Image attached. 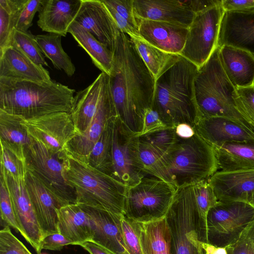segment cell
<instances>
[{"label": "cell", "mask_w": 254, "mask_h": 254, "mask_svg": "<svg viewBox=\"0 0 254 254\" xmlns=\"http://www.w3.org/2000/svg\"><path fill=\"white\" fill-rule=\"evenodd\" d=\"M109 76L117 118L125 130L138 137L146 111L152 108L156 80L137 52L130 37L121 32Z\"/></svg>", "instance_id": "obj_1"}, {"label": "cell", "mask_w": 254, "mask_h": 254, "mask_svg": "<svg viewBox=\"0 0 254 254\" xmlns=\"http://www.w3.org/2000/svg\"><path fill=\"white\" fill-rule=\"evenodd\" d=\"M74 89L55 81L0 78V110L24 119L71 110Z\"/></svg>", "instance_id": "obj_2"}, {"label": "cell", "mask_w": 254, "mask_h": 254, "mask_svg": "<svg viewBox=\"0 0 254 254\" xmlns=\"http://www.w3.org/2000/svg\"><path fill=\"white\" fill-rule=\"evenodd\" d=\"M198 69L180 55L179 60L156 79L152 108L169 127L184 123L193 127L198 120L194 89Z\"/></svg>", "instance_id": "obj_3"}, {"label": "cell", "mask_w": 254, "mask_h": 254, "mask_svg": "<svg viewBox=\"0 0 254 254\" xmlns=\"http://www.w3.org/2000/svg\"><path fill=\"white\" fill-rule=\"evenodd\" d=\"M60 157L76 203L124 215L127 186L67 150Z\"/></svg>", "instance_id": "obj_4"}, {"label": "cell", "mask_w": 254, "mask_h": 254, "mask_svg": "<svg viewBox=\"0 0 254 254\" xmlns=\"http://www.w3.org/2000/svg\"><path fill=\"white\" fill-rule=\"evenodd\" d=\"M194 89L198 119L222 117L252 127L238 111L237 88L223 68L218 47L198 68L194 80Z\"/></svg>", "instance_id": "obj_5"}, {"label": "cell", "mask_w": 254, "mask_h": 254, "mask_svg": "<svg viewBox=\"0 0 254 254\" xmlns=\"http://www.w3.org/2000/svg\"><path fill=\"white\" fill-rule=\"evenodd\" d=\"M165 219L171 235V254H206V221L198 211L193 185L177 189Z\"/></svg>", "instance_id": "obj_6"}, {"label": "cell", "mask_w": 254, "mask_h": 254, "mask_svg": "<svg viewBox=\"0 0 254 254\" xmlns=\"http://www.w3.org/2000/svg\"><path fill=\"white\" fill-rule=\"evenodd\" d=\"M163 158L177 189L208 181L219 169L214 147L196 132L189 138L178 137Z\"/></svg>", "instance_id": "obj_7"}, {"label": "cell", "mask_w": 254, "mask_h": 254, "mask_svg": "<svg viewBox=\"0 0 254 254\" xmlns=\"http://www.w3.org/2000/svg\"><path fill=\"white\" fill-rule=\"evenodd\" d=\"M177 190L171 183L144 176L137 185L128 187L124 215L140 223L164 218Z\"/></svg>", "instance_id": "obj_8"}, {"label": "cell", "mask_w": 254, "mask_h": 254, "mask_svg": "<svg viewBox=\"0 0 254 254\" xmlns=\"http://www.w3.org/2000/svg\"><path fill=\"white\" fill-rule=\"evenodd\" d=\"M28 171L31 172L55 197L60 205L76 203L73 188L66 180L62 161L42 142L33 138L25 149Z\"/></svg>", "instance_id": "obj_9"}, {"label": "cell", "mask_w": 254, "mask_h": 254, "mask_svg": "<svg viewBox=\"0 0 254 254\" xmlns=\"http://www.w3.org/2000/svg\"><path fill=\"white\" fill-rule=\"evenodd\" d=\"M254 221V207L240 201L220 202L207 215V243L225 248L236 241Z\"/></svg>", "instance_id": "obj_10"}, {"label": "cell", "mask_w": 254, "mask_h": 254, "mask_svg": "<svg viewBox=\"0 0 254 254\" xmlns=\"http://www.w3.org/2000/svg\"><path fill=\"white\" fill-rule=\"evenodd\" d=\"M224 13L222 2L196 13L188 28L186 41L180 55L198 68L204 64L218 47Z\"/></svg>", "instance_id": "obj_11"}, {"label": "cell", "mask_w": 254, "mask_h": 254, "mask_svg": "<svg viewBox=\"0 0 254 254\" xmlns=\"http://www.w3.org/2000/svg\"><path fill=\"white\" fill-rule=\"evenodd\" d=\"M111 177L127 187L137 185L145 176L139 158L138 137L124 129L117 117L114 119Z\"/></svg>", "instance_id": "obj_12"}, {"label": "cell", "mask_w": 254, "mask_h": 254, "mask_svg": "<svg viewBox=\"0 0 254 254\" xmlns=\"http://www.w3.org/2000/svg\"><path fill=\"white\" fill-rule=\"evenodd\" d=\"M21 123L31 137L59 156L66 151L68 142L79 135L71 116L67 112H57L29 119H23Z\"/></svg>", "instance_id": "obj_13"}, {"label": "cell", "mask_w": 254, "mask_h": 254, "mask_svg": "<svg viewBox=\"0 0 254 254\" xmlns=\"http://www.w3.org/2000/svg\"><path fill=\"white\" fill-rule=\"evenodd\" d=\"M0 177L9 192L21 235L40 254L43 236L26 189L25 179L14 178L2 169Z\"/></svg>", "instance_id": "obj_14"}, {"label": "cell", "mask_w": 254, "mask_h": 254, "mask_svg": "<svg viewBox=\"0 0 254 254\" xmlns=\"http://www.w3.org/2000/svg\"><path fill=\"white\" fill-rule=\"evenodd\" d=\"M114 117L117 116L111 92L109 76L107 74L97 110L90 126L84 132L75 136L68 142L66 150L87 161L89 155L107 123Z\"/></svg>", "instance_id": "obj_15"}, {"label": "cell", "mask_w": 254, "mask_h": 254, "mask_svg": "<svg viewBox=\"0 0 254 254\" xmlns=\"http://www.w3.org/2000/svg\"><path fill=\"white\" fill-rule=\"evenodd\" d=\"M137 20L162 21L189 28L195 12L192 0H133Z\"/></svg>", "instance_id": "obj_16"}, {"label": "cell", "mask_w": 254, "mask_h": 254, "mask_svg": "<svg viewBox=\"0 0 254 254\" xmlns=\"http://www.w3.org/2000/svg\"><path fill=\"white\" fill-rule=\"evenodd\" d=\"M74 21L114 53L121 31L101 0H82Z\"/></svg>", "instance_id": "obj_17"}, {"label": "cell", "mask_w": 254, "mask_h": 254, "mask_svg": "<svg viewBox=\"0 0 254 254\" xmlns=\"http://www.w3.org/2000/svg\"><path fill=\"white\" fill-rule=\"evenodd\" d=\"M81 205L90 218L92 231L91 241L103 246L113 254H130L124 241L122 215Z\"/></svg>", "instance_id": "obj_18"}, {"label": "cell", "mask_w": 254, "mask_h": 254, "mask_svg": "<svg viewBox=\"0 0 254 254\" xmlns=\"http://www.w3.org/2000/svg\"><path fill=\"white\" fill-rule=\"evenodd\" d=\"M193 129L213 147L226 142H254L253 128L227 118H200Z\"/></svg>", "instance_id": "obj_19"}, {"label": "cell", "mask_w": 254, "mask_h": 254, "mask_svg": "<svg viewBox=\"0 0 254 254\" xmlns=\"http://www.w3.org/2000/svg\"><path fill=\"white\" fill-rule=\"evenodd\" d=\"M208 181L218 201L249 203L254 192V169L217 171Z\"/></svg>", "instance_id": "obj_20"}, {"label": "cell", "mask_w": 254, "mask_h": 254, "mask_svg": "<svg viewBox=\"0 0 254 254\" xmlns=\"http://www.w3.org/2000/svg\"><path fill=\"white\" fill-rule=\"evenodd\" d=\"M25 181L43 237L59 232L58 209L61 206L44 185L29 171L27 172Z\"/></svg>", "instance_id": "obj_21"}, {"label": "cell", "mask_w": 254, "mask_h": 254, "mask_svg": "<svg viewBox=\"0 0 254 254\" xmlns=\"http://www.w3.org/2000/svg\"><path fill=\"white\" fill-rule=\"evenodd\" d=\"M137 22L141 38L164 52L180 54L186 41L188 28L162 21L140 20Z\"/></svg>", "instance_id": "obj_22"}, {"label": "cell", "mask_w": 254, "mask_h": 254, "mask_svg": "<svg viewBox=\"0 0 254 254\" xmlns=\"http://www.w3.org/2000/svg\"><path fill=\"white\" fill-rule=\"evenodd\" d=\"M0 78L40 82L52 80L42 65L35 64L12 45L0 52Z\"/></svg>", "instance_id": "obj_23"}, {"label": "cell", "mask_w": 254, "mask_h": 254, "mask_svg": "<svg viewBox=\"0 0 254 254\" xmlns=\"http://www.w3.org/2000/svg\"><path fill=\"white\" fill-rule=\"evenodd\" d=\"M82 0H44L37 24L42 31L65 37L81 5Z\"/></svg>", "instance_id": "obj_24"}, {"label": "cell", "mask_w": 254, "mask_h": 254, "mask_svg": "<svg viewBox=\"0 0 254 254\" xmlns=\"http://www.w3.org/2000/svg\"><path fill=\"white\" fill-rule=\"evenodd\" d=\"M223 45L239 48L254 55V13L225 12L218 47Z\"/></svg>", "instance_id": "obj_25"}, {"label": "cell", "mask_w": 254, "mask_h": 254, "mask_svg": "<svg viewBox=\"0 0 254 254\" xmlns=\"http://www.w3.org/2000/svg\"><path fill=\"white\" fill-rule=\"evenodd\" d=\"M223 68L231 83L236 87L254 85V55L235 47H218Z\"/></svg>", "instance_id": "obj_26"}, {"label": "cell", "mask_w": 254, "mask_h": 254, "mask_svg": "<svg viewBox=\"0 0 254 254\" xmlns=\"http://www.w3.org/2000/svg\"><path fill=\"white\" fill-rule=\"evenodd\" d=\"M58 232L71 241L73 245L92 240L90 218L81 204L62 206L58 209Z\"/></svg>", "instance_id": "obj_27"}, {"label": "cell", "mask_w": 254, "mask_h": 254, "mask_svg": "<svg viewBox=\"0 0 254 254\" xmlns=\"http://www.w3.org/2000/svg\"><path fill=\"white\" fill-rule=\"evenodd\" d=\"M107 75L101 72L89 86L74 96L70 114L79 135L87 129L92 122Z\"/></svg>", "instance_id": "obj_28"}, {"label": "cell", "mask_w": 254, "mask_h": 254, "mask_svg": "<svg viewBox=\"0 0 254 254\" xmlns=\"http://www.w3.org/2000/svg\"><path fill=\"white\" fill-rule=\"evenodd\" d=\"M213 147L221 171L254 169V142H226Z\"/></svg>", "instance_id": "obj_29"}, {"label": "cell", "mask_w": 254, "mask_h": 254, "mask_svg": "<svg viewBox=\"0 0 254 254\" xmlns=\"http://www.w3.org/2000/svg\"><path fill=\"white\" fill-rule=\"evenodd\" d=\"M68 33H70L78 45L85 50L94 64L102 72L110 75L114 65V53L108 47L75 21L69 26Z\"/></svg>", "instance_id": "obj_30"}, {"label": "cell", "mask_w": 254, "mask_h": 254, "mask_svg": "<svg viewBox=\"0 0 254 254\" xmlns=\"http://www.w3.org/2000/svg\"><path fill=\"white\" fill-rule=\"evenodd\" d=\"M137 224L143 254H171V235L165 217Z\"/></svg>", "instance_id": "obj_31"}, {"label": "cell", "mask_w": 254, "mask_h": 254, "mask_svg": "<svg viewBox=\"0 0 254 254\" xmlns=\"http://www.w3.org/2000/svg\"><path fill=\"white\" fill-rule=\"evenodd\" d=\"M130 38L137 52L156 80L180 57V55L161 50L141 38Z\"/></svg>", "instance_id": "obj_32"}, {"label": "cell", "mask_w": 254, "mask_h": 254, "mask_svg": "<svg viewBox=\"0 0 254 254\" xmlns=\"http://www.w3.org/2000/svg\"><path fill=\"white\" fill-rule=\"evenodd\" d=\"M24 118L0 110V140L10 146L25 151L33 140L22 124Z\"/></svg>", "instance_id": "obj_33"}, {"label": "cell", "mask_w": 254, "mask_h": 254, "mask_svg": "<svg viewBox=\"0 0 254 254\" xmlns=\"http://www.w3.org/2000/svg\"><path fill=\"white\" fill-rule=\"evenodd\" d=\"M61 37L53 33L36 36L43 54L52 62L54 67L64 70L67 76H71L75 71V67L62 48Z\"/></svg>", "instance_id": "obj_34"}, {"label": "cell", "mask_w": 254, "mask_h": 254, "mask_svg": "<svg viewBox=\"0 0 254 254\" xmlns=\"http://www.w3.org/2000/svg\"><path fill=\"white\" fill-rule=\"evenodd\" d=\"M121 32L130 37L140 38L133 8V0H101Z\"/></svg>", "instance_id": "obj_35"}, {"label": "cell", "mask_w": 254, "mask_h": 254, "mask_svg": "<svg viewBox=\"0 0 254 254\" xmlns=\"http://www.w3.org/2000/svg\"><path fill=\"white\" fill-rule=\"evenodd\" d=\"M107 123L87 158L93 167L111 177L113 127L114 118Z\"/></svg>", "instance_id": "obj_36"}, {"label": "cell", "mask_w": 254, "mask_h": 254, "mask_svg": "<svg viewBox=\"0 0 254 254\" xmlns=\"http://www.w3.org/2000/svg\"><path fill=\"white\" fill-rule=\"evenodd\" d=\"M28 0H0V52L9 45L20 13Z\"/></svg>", "instance_id": "obj_37"}, {"label": "cell", "mask_w": 254, "mask_h": 254, "mask_svg": "<svg viewBox=\"0 0 254 254\" xmlns=\"http://www.w3.org/2000/svg\"><path fill=\"white\" fill-rule=\"evenodd\" d=\"M138 152L146 175L149 174L173 184L163 155L140 137H138Z\"/></svg>", "instance_id": "obj_38"}, {"label": "cell", "mask_w": 254, "mask_h": 254, "mask_svg": "<svg viewBox=\"0 0 254 254\" xmlns=\"http://www.w3.org/2000/svg\"><path fill=\"white\" fill-rule=\"evenodd\" d=\"M0 169L14 178L25 179L28 171L25 151L18 149L0 140Z\"/></svg>", "instance_id": "obj_39"}, {"label": "cell", "mask_w": 254, "mask_h": 254, "mask_svg": "<svg viewBox=\"0 0 254 254\" xmlns=\"http://www.w3.org/2000/svg\"><path fill=\"white\" fill-rule=\"evenodd\" d=\"M9 45L15 47L35 64L48 66L36 36L29 31L22 32L14 29Z\"/></svg>", "instance_id": "obj_40"}, {"label": "cell", "mask_w": 254, "mask_h": 254, "mask_svg": "<svg viewBox=\"0 0 254 254\" xmlns=\"http://www.w3.org/2000/svg\"><path fill=\"white\" fill-rule=\"evenodd\" d=\"M208 181L193 185L198 211L201 217L206 221L209 209L218 202L214 190Z\"/></svg>", "instance_id": "obj_41"}, {"label": "cell", "mask_w": 254, "mask_h": 254, "mask_svg": "<svg viewBox=\"0 0 254 254\" xmlns=\"http://www.w3.org/2000/svg\"><path fill=\"white\" fill-rule=\"evenodd\" d=\"M139 137L162 155L173 146L178 137L175 127H167Z\"/></svg>", "instance_id": "obj_42"}, {"label": "cell", "mask_w": 254, "mask_h": 254, "mask_svg": "<svg viewBox=\"0 0 254 254\" xmlns=\"http://www.w3.org/2000/svg\"><path fill=\"white\" fill-rule=\"evenodd\" d=\"M236 88L238 111L245 121L254 128V85Z\"/></svg>", "instance_id": "obj_43"}, {"label": "cell", "mask_w": 254, "mask_h": 254, "mask_svg": "<svg viewBox=\"0 0 254 254\" xmlns=\"http://www.w3.org/2000/svg\"><path fill=\"white\" fill-rule=\"evenodd\" d=\"M0 207L1 219L21 234V229L17 222L11 198L3 179L0 177Z\"/></svg>", "instance_id": "obj_44"}, {"label": "cell", "mask_w": 254, "mask_h": 254, "mask_svg": "<svg viewBox=\"0 0 254 254\" xmlns=\"http://www.w3.org/2000/svg\"><path fill=\"white\" fill-rule=\"evenodd\" d=\"M124 241L130 254H143L137 222L122 216Z\"/></svg>", "instance_id": "obj_45"}, {"label": "cell", "mask_w": 254, "mask_h": 254, "mask_svg": "<svg viewBox=\"0 0 254 254\" xmlns=\"http://www.w3.org/2000/svg\"><path fill=\"white\" fill-rule=\"evenodd\" d=\"M225 248L227 254H254V221L236 241Z\"/></svg>", "instance_id": "obj_46"}, {"label": "cell", "mask_w": 254, "mask_h": 254, "mask_svg": "<svg viewBox=\"0 0 254 254\" xmlns=\"http://www.w3.org/2000/svg\"><path fill=\"white\" fill-rule=\"evenodd\" d=\"M0 254H32L6 226L0 231Z\"/></svg>", "instance_id": "obj_47"}, {"label": "cell", "mask_w": 254, "mask_h": 254, "mask_svg": "<svg viewBox=\"0 0 254 254\" xmlns=\"http://www.w3.org/2000/svg\"><path fill=\"white\" fill-rule=\"evenodd\" d=\"M44 0H28L22 9L15 29L28 32L32 25L35 14L41 9Z\"/></svg>", "instance_id": "obj_48"}, {"label": "cell", "mask_w": 254, "mask_h": 254, "mask_svg": "<svg viewBox=\"0 0 254 254\" xmlns=\"http://www.w3.org/2000/svg\"><path fill=\"white\" fill-rule=\"evenodd\" d=\"M169 127L162 120L159 114L152 108L146 112L142 131L138 137Z\"/></svg>", "instance_id": "obj_49"}, {"label": "cell", "mask_w": 254, "mask_h": 254, "mask_svg": "<svg viewBox=\"0 0 254 254\" xmlns=\"http://www.w3.org/2000/svg\"><path fill=\"white\" fill-rule=\"evenodd\" d=\"M222 6L225 12L254 13V0H222Z\"/></svg>", "instance_id": "obj_50"}, {"label": "cell", "mask_w": 254, "mask_h": 254, "mask_svg": "<svg viewBox=\"0 0 254 254\" xmlns=\"http://www.w3.org/2000/svg\"><path fill=\"white\" fill-rule=\"evenodd\" d=\"M68 245H73L72 242L60 232H57L44 236L41 242V249L61 251L64 246Z\"/></svg>", "instance_id": "obj_51"}, {"label": "cell", "mask_w": 254, "mask_h": 254, "mask_svg": "<svg viewBox=\"0 0 254 254\" xmlns=\"http://www.w3.org/2000/svg\"><path fill=\"white\" fill-rule=\"evenodd\" d=\"M79 246L90 254H113L105 248L91 241L85 242Z\"/></svg>", "instance_id": "obj_52"}, {"label": "cell", "mask_w": 254, "mask_h": 254, "mask_svg": "<svg viewBox=\"0 0 254 254\" xmlns=\"http://www.w3.org/2000/svg\"><path fill=\"white\" fill-rule=\"evenodd\" d=\"M177 136L181 138L187 139L191 137L195 134V131L190 125L187 124H180L175 127Z\"/></svg>", "instance_id": "obj_53"}, {"label": "cell", "mask_w": 254, "mask_h": 254, "mask_svg": "<svg viewBox=\"0 0 254 254\" xmlns=\"http://www.w3.org/2000/svg\"><path fill=\"white\" fill-rule=\"evenodd\" d=\"M249 203L254 207V192L253 194Z\"/></svg>", "instance_id": "obj_54"}, {"label": "cell", "mask_w": 254, "mask_h": 254, "mask_svg": "<svg viewBox=\"0 0 254 254\" xmlns=\"http://www.w3.org/2000/svg\"><path fill=\"white\" fill-rule=\"evenodd\" d=\"M40 254H45V253H40Z\"/></svg>", "instance_id": "obj_55"}]
</instances>
